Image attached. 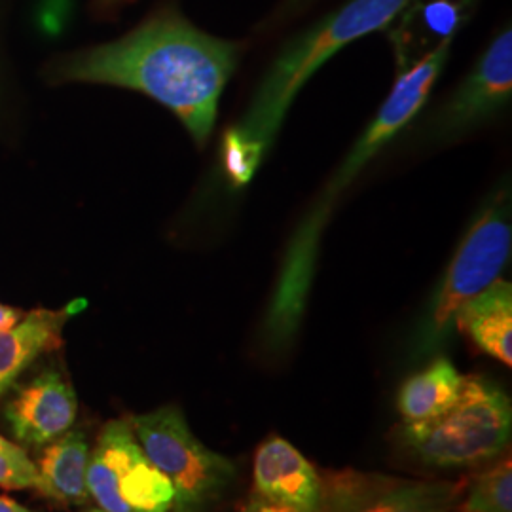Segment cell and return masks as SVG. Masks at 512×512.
<instances>
[{"mask_svg": "<svg viewBox=\"0 0 512 512\" xmlns=\"http://www.w3.org/2000/svg\"><path fill=\"white\" fill-rule=\"evenodd\" d=\"M480 0H408L385 29L397 74L408 71L442 42L454 40L471 21Z\"/></svg>", "mask_w": 512, "mask_h": 512, "instance_id": "cell-11", "label": "cell"}, {"mask_svg": "<svg viewBox=\"0 0 512 512\" xmlns=\"http://www.w3.org/2000/svg\"><path fill=\"white\" fill-rule=\"evenodd\" d=\"M321 490V473L291 442L272 437L258 446L253 465V495L296 511L317 512Z\"/></svg>", "mask_w": 512, "mask_h": 512, "instance_id": "cell-12", "label": "cell"}, {"mask_svg": "<svg viewBox=\"0 0 512 512\" xmlns=\"http://www.w3.org/2000/svg\"><path fill=\"white\" fill-rule=\"evenodd\" d=\"M239 512H302L296 511L293 507H285V505H277V503H272V501H266V499H260V497H256L253 495L247 503H245V507L241 509Z\"/></svg>", "mask_w": 512, "mask_h": 512, "instance_id": "cell-20", "label": "cell"}, {"mask_svg": "<svg viewBox=\"0 0 512 512\" xmlns=\"http://www.w3.org/2000/svg\"><path fill=\"white\" fill-rule=\"evenodd\" d=\"M512 95V33L505 27L435 116V135L458 137L494 116Z\"/></svg>", "mask_w": 512, "mask_h": 512, "instance_id": "cell-9", "label": "cell"}, {"mask_svg": "<svg viewBox=\"0 0 512 512\" xmlns=\"http://www.w3.org/2000/svg\"><path fill=\"white\" fill-rule=\"evenodd\" d=\"M37 476V465L25 448L0 435V488L35 490Z\"/></svg>", "mask_w": 512, "mask_h": 512, "instance_id": "cell-18", "label": "cell"}, {"mask_svg": "<svg viewBox=\"0 0 512 512\" xmlns=\"http://www.w3.org/2000/svg\"><path fill=\"white\" fill-rule=\"evenodd\" d=\"M0 512H33L27 507H23L18 501L6 497V495H0Z\"/></svg>", "mask_w": 512, "mask_h": 512, "instance_id": "cell-22", "label": "cell"}, {"mask_svg": "<svg viewBox=\"0 0 512 512\" xmlns=\"http://www.w3.org/2000/svg\"><path fill=\"white\" fill-rule=\"evenodd\" d=\"M458 511L512 512L511 456L499 459L467 482Z\"/></svg>", "mask_w": 512, "mask_h": 512, "instance_id": "cell-17", "label": "cell"}, {"mask_svg": "<svg viewBox=\"0 0 512 512\" xmlns=\"http://www.w3.org/2000/svg\"><path fill=\"white\" fill-rule=\"evenodd\" d=\"M92 448L84 431L71 429L63 437L42 446L38 456V494L63 507H78L90 501L88 467Z\"/></svg>", "mask_w": 512, "mask_h": 512, "instance_id": "cell-14", "label": "cell"}, {"mask_svg": "<svg viewBox=\"0 0 512 512\" xmlns=\"http://www.w3.org/2000/svg\"><path fill=\"white\" fill-rule=\"evenodd\" d=\"M317 512H454L467 480H421L355 469L321 473Z\"/></svg>", "mask_w": 512, "mask_h": 512, "instance_id": "cell-8", "label": "cell"}, {"mask_svg": "<svg viewBox=\"0 0 512 512\" xmlns=\"http://www.w3.org/2000/svg\"><path fill=\"white\" fill-rule=\"evenodd\" d=\"M122 2H128V0H99V6L101 8H114V6L122 4Z\"/></svg>", "mask_w": 512, "mask_h": 512, "instance_id": "cell-23", "label": "cell"}, {"mask_svg": "<svg viewBox=\"0 0 512 512\" xmlns=\"http://www.w3.org/2000/svg\"><path fill=\"white\" fill-rule=\"evenodd\" d=\"M408 0H349L293 38L264 74L251 105L228 128L266 156L298 92L330 57L351 42L385 31Z\"/></svg>", "mask_w": 512, "mask_h": 512, "instance_id": "cell-3", "label": "cell"}, {"mask_svg": "<svg viewBox=\"0 0 512 512\" xmlns=\"http://www.w3.org/2000/svg\"><path fill=\"white\" fill-rule=\"evenodd\" d=\"M23 311L18 308H12V306H6L0 302V332H4L6 329H10L12 325H16L19 319H21Z\"/></svg>", "mask_w": 512, "mask_h": 512, "instance_id": "cell-21", "label": "cell"}, {"mask_svg": "<svg viewBox=\"0 0 512 512\" xmlns=\"http://www.w3.org/2000/svg\"><path fill=\"white\" fill-rule=\"evenodd\" d=\"M241 46L203 33L164 8L128 35L57 59L52 84H101L148 95L171 110L198 147L209 141L220 95L238 67Z\"/></svg>", "mask_w": 512, "mask_h": 512, "instance_id": "cell-1", "label": "cell"}, {"mask_svg": "<svg viewBox=\"0 0 512 512\" xmlns=\"http://www.w3.org/2000/svg\"><path fill=\"white\" fill-rule=\"evenodd\" d=\"M452 42L454 40L442 42L408 71L397 74L393 90L384 105L349 150L346 160L323 188L319 198L313 202L306 219L296 228L283 258L274 296L262 327L268 348L279 351L293 342L308 308L321 236L327 228L334 203L338 202L344 188L361 173V169L420 112L446 67Z\"/></svg>", "mask_w": 512, "mask_h": 512, "instance_id": "cell-2", "label": "cell"}, {"mask_svg": "<svg viewBox=\"0 0 512 512\" xmlns=\"http://www.w3.org/2000/svg\"><path fill=\"white\" fill-rule=\"evenodd\" d=\"M465 376L448 359L440 357L404 382L397 408L403 423L433 420L456 403Z\"/></svg>", "mask_w": 512, "mask_h": 512, "instance_id": "cell-16", "label": "cell"}, {"mask_svg": "<svg viewBox=\"0 0 512 512\" xmlns=\"http://www.w3.org/2000/svg\"><path fill=\"white\" fill-rule=\"evenodd\" d=\"M129 423L148 459L173 486V512H209L236 482L234 463L192 433L179 406L131 416Z\"/></svg>", "mask_w": 512, "mask_h": 512, "instance_id": "cell-5", "label": "cell"}, {"mask_svg": "<svg viewBox=\"0 0 512 512\" xmlns=\"http://www.w3.org/2000/svg\"><path fill=\"white\" fill-rule=\"evenodd\" d=\"M86 512H107V511H103V509H99V507H97V509H92V511H86Z\"/></svg>", "mask_w": 512, "mask_h": 512, "instance_id": "cell-24", "label": "cell"}, {"mask_svg": "<svg viewBox=\"0 0 512 512\" xmlns=\"http://www.w3.org/2000/svg\"><path fill=\"white\" fill-rule=\"evenodd\" d=\"M86 308V300H73L59 310L23 313L16 325L0 332V397H4L23 372L44 353L61 346L67 323Z\"/></svg>", "mask_w": 512, "mask_h": 512, "instance_id": "cell-13", "label": "cell"}, {"mask_svg": "<svg viewBox=\"0 0 512 512\" xmlns=\"http://www.w3.org/2000/svg\"><path fill=\"white\" fill-rule=\"evenodd\" d=\"M452 327L461 330L482 353L512 366L511 283L495 279L456 311Z\"/></svg>", "mask_w": 512, "mask_h": 512, "instance_id": "cell-15", "label": "cell"}, {"mask_svg": "<svg viewBox=\"0 0 512 512\" xmlns=\"http://www.w3.org/2000/svg\"><path fill=\"white\" fill-rule=\"evenodd\" d=\"M511 437V397L475 374L465 376L458 401L446 412L399 429V439L414 458L444 471L492 463L509 448Z\"/></svg>", "mask_w": 512, "mask_h": 512, "instance_id": "cell-4", "label": "cell"}, {"mask_svg": "<svg viewBox=\"0 0 512 512\" xmlns=\"http://www.w3.org/2000/svg\"><path fill=\"white\" fill-rule=\"evenodd\" d=\"M88 492L107 512H173L175 492L167 476L148 459L129 420L101 429L88 467Z\"/></svg>", "mask_w": 512, "mask_h": 512, "instance_id": "cell-7", "label": "cell"}, {"mask_svg": "<svg viewBox=\"0 0 512 512\" xmlns=\"http://www.w3.org/2000/svg\"><path fill=\"white\" fill-rule=\"evenodd\" d=\"M511 247V190L505 184L480 211L448 264L421 329V348H435L450 334L456 311L499 279Z\"/></svg>", "mask_w": 512, "mask_h": 512, "instance_id": "cell-6", "label": "cell"}, {"mask_svg": "<svg viewBox=\"0 0 512 512\" xmlns=\"http://www.w3.org/2000/svg\"><path fill=\"white\" fill-rule=\"evenodd\" d=\"M262 160L264 156L256 148L247 145L245 141H241L226 129L222 137V162L234 190H239L245 184L251 183L256 169L262 165Z\"/></svg>", "mask_w": 512, "mask_h": 512, "instance_id": "cell-19", "label": "cell"}, {"mask_svg": "<svg viewBox=\"0 0 512 512\" xmlns=\"http://www.w3.org/2000/svg\"><path fill=\"white\" fill-rule=\"evenodd\" d=\"M78 399L69 378L48 368L25 382L4 406V420L21 446L42 448L74 427Z\"/></svg>", "mask_w": 512, "mask_h": 512, "instance_id": "cell-10", "label": "cell"}]
</instances>
